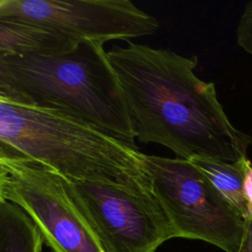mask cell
<instances>
[{"label": "cell", "instance_id": "cell-13", "mask_svg": "<svg viewBox=\"0 0 252 252\" xmlns=\"http://www.w3.org/2000/svg\"><path fill=\"white\" fill-rule=\"evenodd\" d=\"M244 193L245 197L249 204V211L252 210V162L248 158L245 166V175H244Z\"/></svg>", "mask_w": 252, "mask_h": 252}, {"label": "cell", "instance_id": "cell-7", "mask_svg": "<svg viewBox=\"0 0 252 252\" xmlns=\"http://www.w3.org/2000/svg\"><path fill=\"white\" fill-rule=\"evenodd\" d=\"M0 20L58 31L74 41L104 43L155 33L159 23L129 0H0Z\"/></svg>", "mask_w": 252, "mask_h": 252}, {"label": "cell", "instance_id": "cell-11", "mask_svg": "<svg viewBox=\"0 0 252 252\" xmlns=\"http://www.w3.org/2000/svg\"><path fill=\"white\" fill-rule=\"evenodd\" d=\"M237 45L252 55V1L245 4L236 28Z\"/></svg>", "mask_w": 252, "mask_h": 252}, {"label": "cell", "instance_id": "cell-8", "mask_svg": "<svg viewBox=\"0 0 252 252\" xmlns=\"http://www.w3.org/2000/svg\"><path fill=\"white\" fill-rule=\"evenodd\" d=\"M79 42L41 25L0 20V57L56 56L73 50Z\"/></svg>", "mask_w": 252, "mask_h": 252}, {"label": "cell", "instance_id": "cell-9", "mask_svg": "<svg viewBox=\"0 0 252 252\" xmlns=\"http://www.w3.org/2000/svg\"><path fill=\"white\" fill-rule=\"evenodd\" d=\"M248 158L235 162L211 158H194L190 161L208 178L221 197L243 218L248 215L249 204L244 193L245 166Z\"/></svg>", "mask_w": 252, "mask_h": 252}, {"label": "cell", "instance_id": "cell-2", "mask_svg": "<svg viewBox=\"0 0 252 252\" xmlns=\"http://www.w3.org/2000/svg\"><path fill=\"white\" fill-rule=\"evenodd\" d=\"M0 99L56 111L136 145L129 109L103 44L83 40L49 57H0Z\"/></svg>", "mask_w": 252, "mask_h": 252}, {"label": "cell", "instance_id": "cell-12", "mask_svg": "<svg viewBox=\"0 0 252 252\" xmlns=\"http://www.w3.org/2000/svg\"><path fill=\"white\" fill-rule=\"evenodd\" d=\"M237 252H252V210L244 219L243 235Z\"/></svg>", "mask_w": 252, "mask_h": 252}, {"label": "cell", "instance_id": "cell-10", "mask_svg": "<svg viewBox=\"0 0 252 252\" xmlns=\"http://www.w3.org/2000/svg\"><path fill=\"white\" fill-rule=\"evenodd\" d=\"M39 228L17 204L0 199V252H41Z\"/></svg>", "mask_w": 252, "mask_h": 252}, {"label": "cell", "instance_id": "cell-4", "mask_svg": "<svg viewBox=\"0 0 252 252\" xmlns=\"http://www.w3.org/2000/svg\"><path fill=\"white\" fill-rule=\"evenodd\" d=\"M152 192L164 210L174 238L208 242L237 252L244 219L190 161L144 154Z\"/></svg>", "mask_w": 252, "mask_h": 252}, {"label": "cell", "instance_id": "cell-6", "mask_svg": "<svg viewBox=\"0 0 252 252\" xmlns=\"http://www.w3.org/2000/svg\"><path fill=\"white\" fill-rule=\"evenodd\" d=\"M69 182L103 252H156L174 238L171 223L152 191L117 183Z\"/></svg>", "mask_w": 252, "mask_h": 252}, {"label": "cell", "instance_id": "cell-3", "mask_svg": "<svg viewBox=\"0 0 252 252\" xmlns=\"http://www.w3.org/2000/svg\"><path fill=\"white\" fill-rule=\"evenodd\" d=\"M136 145L56 111L0 99V158L34 162L70 181L152 191Z\"/></svg>", "mask_w": 252, "mask_h": 252}, {"label": "cell", "instance_id": "cell-5", "mask_svg": "<svg viewBox=\"0 0 252 252\" xmlns=\"http://www.w3.org/2000/svg\"><path fill=\"white\" fill-rule=\"evenodd\" d=\"M0 199L19 205L51 252H103L68 179L34 162L0 158Z\"/></svg>", "mask_w": 252, "mask_h": 252}, {"label": "cell", "instance_id": "cell-1", "mask_svg": "<svg viewBox=\"0 0 252 252\" xmlns=\"http://www.w3.org/2000/svg\"><path fill=\"white\" fill-rule=\"evenodd\" d=\"M141 143H156L178 158L235 162L248 158L252 137L235 128L216 86L198 78V57L127 41L107 51Z\"/></svg>", "mask_w": 252, "mask_h": 252}]
</instances>
